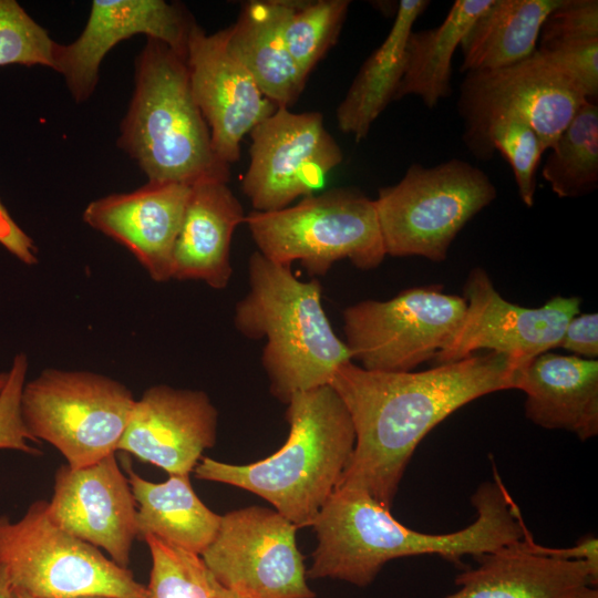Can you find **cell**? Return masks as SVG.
Returning a JSON list of instances; mask_svg holds the SVG:
<instances>
[{"label":"cell","mask_w":598,"mask_h":598,"mask_svg":"<svg viewBox=\"0 0 598 598\" xmlns=\"http://www.w3.org/2000/svg\"><path fill=\"white\" fill-rule=\"evenodd\" d=\"M496 196L488 175L468 162L413 163L374 199L385 255L444 261L457 234Z\"/></svg>","instance_id":"7"},{"label":"cell","mask_w":598,"mask_h":598,"mask_svg":"<svg viewBox=\"0 0 598 598\" xmlns=\"http://www.w3.org/2000/svg\"><path fill=\"white\" fill-rule=\"evenodd\" d=\"M0 598H19L12 587L6 569L0 565Z\"/></svg>","instance_id":"37"},{"label":"cell","mask_w":598,"mask_h":598,"mask_svg":"<svg viewBox=\"0 0 598 598\" xmlns=\"http://www.w3.org/2000/svg\"><path fill=\"white\" fill-rule=\"evenodd\" d=\"M297 529L267 507L231 511L221 515L200 557L225 587L245 598H315L297 547Z\"/></svg>","instance_id":"11"},{"label":"cell","mask_w":598,"mask_h":598,"mask_svg":"<svg viewBox=\"0 0 598 598\" xmlns=\"http://www.w3.org/2000/svg\"><path fill=\"white\" fill-rule=\"evenodd\" d=\"M537 50L547 56L598 47V1L560 0L545 19Z\"/></svg>","instance_id":"32"},{"label":"cell","mask_w":598,"mask_h":598,"mask_svg":"<svg viewBox=\"0 0 598 598\" xmlns=\"http://www.w3.org/2000/svg\"><path fill=\"white\" fill-rule=\"evenodd\" d=\"M17 592V591H16ZM18 594V592H17ZM19 598H32V597H28V596H24V595H20L18 594ZM81 598H110V597H100V596H95V597H81Z\"/></svg>","instance_id":"40"},{"label":"cell","mask_w":598,"mask_h":598,"mask_svg":"<svg viewBox=\"0 0 598 598\" xmlns=\"http://www.w3.org/2000/svg\"><path fill=\"white\" fill-rule=\"evenodd\" d=\"M0 565L14 590L32 598H147L128 568L55 525L42 499L16 522L0 516Z\"/></svg>","instance_id":"8"},{"label":"cell","mask_w":598,"mask_h":598,"mask_svg":"<svg viewBox=\"0 0 598 598\" xmlns=\"http://www.w3.org/2000/svg\"><path fill=\"white\" fill-rule=\"evenodd\" d=\"M286 404L289 435L276 453L247 465L203 456L193 472L199 480L260 496L299 528L312 526L336 489L352 455L355 433L330 384L297 392Z\"/></svg>","instance_id":"3"},{"label":"cell","mask_w":598,"mask_h":598,"mask_svg":"<svg viewBox=\"0 0 598 598\" xmlns=\"http://www.w3.org/2000/svg\"><path fill=\"white\" fill-rule=\"evenodd\" d=\"M586 100L580 87L536 49L512 65L467 72L460 86L458 111L464 127L494 114L519 115L546 152Z\"/></svg>","instance_id":"14"},{"label":"cell","mask_w":598,"mask_h":598,"mask_svg":"<svg viewBox=\"0 0 598 598\" xmlns=\"http://www.w3.org/2000/svg\"><path fill=\"white\" fill-rule=\"evenodd\" d=\"M525 415L549 430H566L581 441L598 433V361L545 352L519 375Z\"/></svg>","instance_id":"22"},{"label":"cell","mask_w":598,"mask_h":598,"mask_svg":"<svg viewBox=\"0 0 598 598\" xmlns=\"http://www.w3.org/2000/svg\"><path fill=\"white\" fill-rule=\"evenodd\" d=\"M249 134L250 162L241 188L256 212L279 210L313 195L343 158L319 112L279 106Z\"/></svg>","instance_id":"12"},{"label":"cell","mask_w":598,"mask_h":598,"mask_svg":"<svg viewBox=\"0 0 598 598\" xmlns=\"http://www.w3.org/2000/svg\"><path fill=\"white\" fill-rule=\"evenodd\" d=\"M135 403L123 383L89 371L45 369L21 393L22 420L37 442L71 468L115 454Z\"/></svg>","instance_id":"9"},{"label":"cell","mask_w":598,"mask_h":598,"mask_svg":"<svg viewBox=\"0 0 598 598\" xmlns=\"http://www.w3.org/2000/svg\"><path fill=\"white\" fill-rule=\"evenodd\" d=\"M8 371L6 372H0V392L2 391V389L4 388L7 381H8Z\"/></svg>","instance_id":"39"},{"label":"cell","mask_w":598,"mask_h":598,"mask_svg":"<svg viewBox=\"0 0 598 598\" xmlns=\"http://www.w3.org/2000/svg\"><path fill=\"white\" fill-rule=\"evenodd\" d=\"M524 369L497 352L420 372L369 371L352 361L342 363L329 384L351 416L355 443L336 488L363 491L391 508L422 439L468 402L516 389Z\"/></svg>","instance_id":"1"},{"label":"cell","mask_w":598,"mask_h":598,"mask_svg":"<svg viewBox=\"0 0 598 598\" xmlns=\"http://www.w3.org/2000/svg\"><path fill=\"white\" fill-rule=\"evenodd\" d=\"M543 178L560 198H575L598 186V105L586 100L549 147Z\"/></svg>","instance_id":"28"},{"label":"cell","mask_w":598,"mask_h":598,"mask_svg":"<svg viewBox=\"0 0 598 598\" xmlns=\"http://www.w3.org/2000/svg\"><path fill=\"white\" fill-rule=\"evenodd\" d=\"M0 244L24 265L32 266L38 262V249L32 238L13 220L1 202Z\"/></svg>","instance_id":"36"},{"label":"cell","mask_w":598,"mask_h":598,"mask_svg":"<svg viewBox=\"0 0 598 598\" xmlns=\"http://www.w3.org/2000/svg\"><path fill=\"white\" fill-rule=\"evenodd\" d=\"M152 558L147 598H245L225 587L200 555L152 535L143 538Z\"/></svg>","instance_id":"30"},{"label":"cell","mask_w":598,"mask_h":598,"mask_svg":"<svg viewBox=\"0 0 598 598\" xmlns=\"http://www.w3.org/2000/svg\"><path fill=\"white\" fill-rule=\"evenodd\" d=\"M217 421L205 392L154 385L135 400L117 451L168 475H190L216 442Z\"/></svg>","instance_id":"18"},{"label":"cell","mask_w":598,"mask_h":598,"mask_svg":"<svg viewBox=\"0 0 598 598\" xmlns=\"http://www.w3.org/2000/svg\"><path fill=\"white\" fill-rule=\"evenodd\" d=\"M350 3L349 0L293 2L283 38L292 60L307 79L337 42Z\"/></svg>","instance_id":"31"},{"label":"cell","mask_w":598,"mask_h":598,"mask_svg":"<svg viewBox=\"0 0 598 598\" xmlns=\"http://www.w3.org/2000/svg\"><path fill=\"white\" fill-rule=\"evenodd\" d=\"M245 221L262 256L287 267L298 260L310 275L341 259L370 270L385 257L374 199L359 190L330 189L279 210H254Z\"/></svg>","instance_id":"6"},{"label":"cell","mask_w":598,"mask_h":598,"mask_svg":"<svg viewBox=\"0 0 598 598\" xmlns=\"http://www.w3.org/2000/svg\"><path fill=\"white\" fill-rule=\"evenodd\" d=\"M560 0H492L463 37L462 72L517 63L537 49L540 28Z\"/></svg>","instance_id":"26"},{"label":"cell","mask_w":598,"mask_h":598,"mask_svg":"<svg viewBox=\"0 0 598 598\" xmlns=\"http://www.w3.org/2000/svg\"><path fill=\"white\" fill-rule=\"evenodd\" d=\"M115 454L80 468L61 465L47 513L55 525L128 568L137 538L136 503Z\"/></svg>","instance_id":"16"},{"label":"cell","mask_w":598,"mask_h":598,"mask_svg":"<svg viewBox=\"0 0 598 598\" xmlns=\"http://www.w3.org/2000/svg\"><path fill=\"white\" fill-rule=\"evenodd\" d=\"M462 297L466 302L463 318L433 358L437 365L487 349L526 367L537 355L559 347L568 322L580 313L581 303L579 297L563 296L537 308L512 303L499 295L481 267L470 271Z\"/></svg>","instance_id":"13"},{"label":"cell","mask_w":598,"mask_h":598,"mask_svg":"<svg viewBox=\"0 0 598 598\" xmlns=\"http://www.w3.org/2000/svg\"><path fill=\"white\" fill-rule=\"evenodd\" d=\"M27 371L28 358L20 352L14 355L8 371V381L0 392V450L39 455L41 451L33 445L38 442L28 431L21 415L20 401Z\"/></svg>","instance_id":"34"},{"label":"cell","mask_w":598,"mask_h":598,"mask_svg":"<svg viewBox=\"0 0 598 598\" xmlns=\"http://www.w3.org/2000/svg\"><path fill=\"white\" fill-rule=\"evenodd\" d=\"M194 21L179 4L163 0H94L84 30L69 43H56L54 70L61 73L76 102L95 90L106 53L123 40L145 34L186 58Z\"/></svg>","instance_id":"17"},{"label":"cell","mask_w":598,"mask_h":598,"mask_svg":"<svg viewBox=\"0 0 598 598\" xmlns=\"http://www.w3.org/2000/svg\"><path fill=\"white\" fill-rule=\"evenodd\" d=\"M190 189L185 184L148 181L133 192L92 200L83 220L124 246L154 281H168Z\"/></svg>","instance_id":"19"},{"label":"cell","mask_w":598,"mask_h":598,"mask_svg":"<svg viewBox=\"0 0 598 598\" xmlns=\"http://www.w3.org/2000/svg\"><path fill=\"white\" fill-rule=\"evenodd\" d=\"M559 347L576 357L596 360L598 357V315L578 313L568 322Z\"/></svg>","instance_id":"35"},{"label":"cell","mask_w":598,"mask_h":598,"mask_svg":"<svg viewBox=\"0 0 598 598\" xmlns=\"http://www.w3.org/2000/svg\"><path fill=\"white\" fill-rule=\"evenodd\" d=\"M293 2L248 1L237 21L226 29L229 51L247 69L262 94L285 107L298 100L307 82L283 38L285 22Z\"/></svg>","instance_id":"23"},{"label":"cell","mask_w":598,"mask_h":598,"mask_svg":"<svg viewBox=\"0 0 598 598\" xmlns=\"http://www.w3.org/2000/svg\"><path fill=\"white\" fill-rule=\"evenodd\" d=\"M56 42L16 0H0V66L43 65L54 70Z\"/></svg>","instance_id":"33"},{"label":"cell","mask_w":598,"mask_h":598,"mask_svg":"<svg viewBox=\"0 0 598 598\" xmlns=\"http://www.w3.org/2000/svg\"><path fill=\"white\" fill-rule=\"evenodd\" d=\"M117 145L152 182L229 181V165L215 153L194 100L186 58L155 39L147 38L136 58L135 87Z\"/></svg>","instance_id":"5"},{"label":"cell","mask_w":598,"mask_h":598,"mask_svg":"<svg viewBox=\"0 0 598 598\" xmlns=\"http://www.w3.org/2000/svg\"><path fill=\"white\" fill-rule=\"evenodd\" d=\"M492 0H456L444 21L432 29L411 31L405 45V68L394 101L419 96L433 109L452 92L454 52L477 17Z\"/></svg>","instance_id":"27"},{"label":"cell","mask_w":598,"mask_h":598,"mask_svg":"<svg viewBox=\"0 0 598 598\" xmlns=\"http://www.w3.org/2000/svg\"><path fill=\"white\" fill-rule=\"evenodd\" d=\"M125 472L136 503L137 538L152 535L200 555L214 539L221 515L199 499L189 475H169L167 481L154 483L127 462Z\"/></svg>","instance_id":"24"},{"label":"cell","mask_w":598,"mask_h":598,"mask_svg":"<svg viewBox=\"0 0 598 598\" xmlns=\"http://www.w3.org/2000/svg\"><path fill=\"white\" fill-rule=\"evenodd\" d=\"M569 598H598V590L596 586L587 585L578 589Z\"/></svg>","instance_id":"38"},{"label":"cell","mask_w":598,"mask_h":598,"mask_svg":"<svg viewBox=\"0 0 598 598\" xmlns=\"http://www.w3.org/2000/svg\"><path fill=\"white\" fill-rule=\"evenodd\" d=\"M463 140L478 159H489L497 151L509 164L522 202L532 207L536 169L545 150L530 124L522 116L499 113L465 127Z\"/></svg>","instance_id":"29"},{"label":"cell","mask_w":598,"mask_h":598,"mask_svg":"<svg viewBox=\"0 0 598 598\" xmlns=\"http://www.w3.org/2000/svg\"><path fill=\"white\" fill-rule=\"evenodd\" d=\"M186 64L194 100L209 128L217 156L227 165L240 157V143L279 106L268 100L229 51L226 29L207 34L193 23Z\"/></svg>","instance_id":"15"},{"label":"cell","mask_w":598,"mask_h":598,"mask_svg":"<svg viewBox=\"0 0 598 598\" xmlns=\"http://www.w3.org/2000/svg\"><path fill=\"white\" fill-rule=\"evenodd\" d=\"M426 0H401L384 41L363 62L336 116L340 131L367 137L373 122L394 101L405 68V45L416 19L429 7Z\"/></svg>","instance_id":"25"},{"label":"cell","mask_w":598,"mask_h":598,"mask_svg":"<svg viewBox=\"0 0 598 598\" xmlns=\"http://www.w3.org/2000/svg\"><path fill=\"white\" fill-rule=\"evenodd\" d=\"M526 537L482 555L475 568L461 573L460 587L443 598H569L584 586H597L598 567L537 551Z\"/></svg>","instance_id":"20"},{"label":"cell","mask_w":598,"mask_h":598,"mask_svg":"<svg viewBox=\"0 0 598 598\" xmlns=\"http://www.w3.org/2000/svg\"><path fill=\"white\" fill-rule=\"evenodd\" d=\"M245 218L227 183L193 185L173 250L172 279L199 280L224 289L233 274V234Z\"/></svg>","instance_id":"21"},{"label":"cell","mask_w":598,"mask_h":598,"mask_svg":"<svg viewBox=\"0 0 598 598\" xmlns=\"http://www.w3.org/2000/svg\"><path fill=\"white\" fill-rule=\"evenodd\" d=\"M466 308L440 286L415 287L385 300H362L342 313L346 346L361 368L410 372L443 348Z\"/></svg>","instance_id":"10"},{"label":"cell","mask_w":598,"mask_h":598,"mask_svg":"<svg viewBox=\"0 0 598 598\" xmlns=\"http://www.w3.org/2000/svg\"><path fill=\"white\" fill-rule=\"evenodd\" d=\"M248 274L250 289L236 305L234 322L246 338H266L261 363L271 394L287 403L297 392L329 384L352 359L322 308L320 282L298 280L290 267L258 250Z\"/></svg>","instance_id":"4"},{"label":"cell","mask_w":598,"mask_h":598,"mask_svg":"<svg viewBox=\"0 0 598 598\" xmlns=\"http://www.w3.org/2000/svg\"><path fill=\"white\" fill-rule=\"evenodd\" d=\"M476 519L450 534H425L398 522L368 493L336 488L312 527L318 544L307 577L370 585L385 563L395 558L439 555L460 564L523 540L529 533L499 477L478 486L472 497Z\"/></svg>","instance_id":"2"}]
</instances>
